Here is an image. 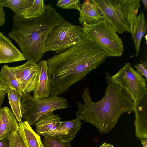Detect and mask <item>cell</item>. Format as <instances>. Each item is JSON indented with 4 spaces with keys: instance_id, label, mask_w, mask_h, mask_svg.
<instances>
[{
    "instance_id": "1",
    "label": "cell",
    "mask_w": 147,
    "mask_h": 147,
    "mask_svg": "<svg viewBox=\"0 0 147 147\" xmlns=\"http://www.w3.org/2000/svg\"><path fill=\"white\" fill-rule=\"evenodd\" d=\"M106 53L90 40L83 39L63 53L46 60L51 96L64 93L73 84L97 68L107 58Z\"/></svg>"
},
{
    "instance_id": "2",
    "label": "cell",
    "mask_w": 147,
    "mask_h": 147,
    "mask_svg": "<svg viewBox=\"0 0 147 147\" xmlns=\"http://www.w3.org/2000/svg\"><path fill=\"white\" fill-rule=\"evenodd\" d=\"M105 76L107 86L102 98L93 102L89 89L85 88L82 95L84 103L76 102L78 109L75 113L77 117L92 124L102 134L113 129L123 113L134 111V104L129 94L112 80L108 72Z\"/></svg>"
},
{
    "instance_id": "3",
    "label": "cell",
    "mask_w": 147,
    "mask_h": 147,
    "mask_svg": "<svg viewBox=\"0 0 147 147\" xmlns=\"http://www.w3.org/2000/svg\"><path fill=\"white\" fill-rule=\"evenodd\" d=\"M9 36L17 43L25 60L37 63L45 53L47 37L53 29L65 20L50 4L41 16L26 19L14 15Z\"/></svg>"
},
{
    "instance_id": "4",
    "label": "cell",
    "mask_w": 147,
    "mask_h": 147,
    "mask_svg": "<svg viewBox=\"0 0 147 147\" xmlns=\"http://www.w3.org/2000/svg\"><path fill=\"white\" fill-rule=\"evenodd\" d=\"M118 34L131 33L135 24L140 0H91Z\"/></svg>"
},
{
    "instance_id": "5",
    "label": "cell",
    "mask_w": 147,
    "mask_h": 147,
    "mask_svg": "<svg viewBox=\"0 0 147 147\" xmlns=\"http://www.w3.org/2000/svg\"><path fill=\"white\" fill-rule=\"evenodd\" d=\"M82 27L83 39L90 40L97 45L106 53L107 57L122 55L124 47L122 39L106 20Z\"/></svg>"
},
{
    "instance_id": "6",
    "label": "cell",
    "mask_w": 147,
    "mask_h": 147,
    "mask_svg": "<svg viewBox=\"0 0 147 147\" xmlns=\"http://www.w3.org/2000/svg\"><path fill=\"white\" fill-rule=\"evenodd\" d=\"M21 103L24 111L22 117L30 125H35L38 119L47 113L69 107L66 99L57 96L36 99L30 93L22 92Z\"/></svg>"
},
{
    "instance_id": "7",
    "label": "cell",
    "mask_w": 147,
    "mask_h": 147,
    "mask_svg": "<svg viewBox=\"0 0 147 147\" xmlns=\"http://www.w3.org/2000/svg\"><path fill=\"white\" fill-rule=\"evenodd\" d=\"M82 28L65 20L55 27L46 39L45 53L53 51L61 53L80 42L83 39Z\"/></svg>"
},
{
    "instance_id": "8",
    "label": "cell",
    "mask_w": 147,
    "mask_h": 147,
    "mask_svg": "<svg viewBox=\"0 0 147 147\" xmlns=\"http://www.w3.org/2000/svg\"><path fill=\"white\" fill-rule=\"evenodd\" d=\"M112 80L131 96L134 102L146 87V80L136 71L129 63H125L115 74L111 76Z\"/></svg>"
},
{
    "instance_id": "9",
    "label": "cell",
    "mask_w": 147,
    "mask_h": 147,
    "mask_svg": "<svg viewBox=\"0 0 147 147\" xmlns=\"http://www.w3.org/2000/svg\"><path fill=\"white\" fill-rule=\"evenodd\" d=\"M19 84L22 93H30L35 89L38 80V64L27 61L20 66L11 67Z\"/></svg>"
},
{
    "instance_id": "10",
    "label": "cell",
    "mask_w": 147,
    "mask_h": 147,
    "mask_svg": "<svg viewBox=\"0 0 147 147\" xmlns=\"http://www.w3.org/2000/svg\"><path fill=\"white\" fill-rule=\"evenodd\" d=\"M135 134L140 139L147 138V88L146 87L137 100L134 102Z\"/></svg>"
},
{
    "instance_id": "11",
    "label": "cell",
    "mask_w": 147,
    "mask_h": 147,
    "mask_svg": "<svg viewBox=\"0 0 147 147\" xmlns=\"http://www.w3.org/2000/svg\"><path fill=\"white\" fill-rule=\"evenodd\" d=\"M81 120L77 117L71 121H62L55 129L42 135L44 137H58L65 141H71L81 127Z\"/></svg>"
},
{
    "instance_id": "12",
    "label": "cell",
    "mask_w": 147,
    "mask_h": 147,
    "mask_svg": "<svg viewBox=\"0 0 147 147\" xmlns=\"http://www.w3.org/2000/svg\"><path fill=\"white\" fill-rule=\"evenodd\" d=\"M25 60L22 54L9 38L0 32V64Z\"/></svg>"
},
{
    "instance_id": "13",
    "label": "cell",
    "mask_w": 147,
    "mask_h": 147,
    "mask_svg": "<svg viewBox=\"0 0 147 147\" xmlns=\"http://www.w3.org/2000/svg\"><path fill=\"white\" fill-rule=\"evenodd\" d=\"M38 65L39 78L36 87L33 92V96L36 99L47 98L50 96L51 86L48 75V66L46 60H40Z\"/></svg>"
},
{
    "instance_id": "14",
    "label": "cell",
    "mask_w": 147,
    "mask_h": 147,
    "mask_svg": "<svg viewBox=\"0 0 147 147\" xmlns=\"http://www.w3.org/2000/svg\"><path fill=\"white\" fill-rule=\"evenodd\" d=\"M79 11L78 20L82 26L92 25L105 19L101 11L91 0H85L81 4Z\"/></svg>"
},
{
    "instance_id": "15",
    "label": "cell",
    "mask_w": 147,
    "mask_h": 147,
    "mask_svg": "<svg viewBox=\"0 0 147 147\" xmlns=\"http://www.w3.org/2000/svg\"><path fill=\"white\" fill-rule=\"evenodd\" d=\"M9 108L5 107L0 112V141L8 138L15 131H19V125Z\"/></svg>"
},
{
    "instance_id": "16",
    "label": "cell",
    "mask_w": 147,
    "mask_h": 147,
    "mask_svg": "<svg viewBox=\"0 0 147 147\" xmlns=\"http://www.w3.org/2000/svg\"><path fill=\"white\" fill-rule=\"evenodd\" d=\"M58 115L53 111L49 112L41 116L35 125L36 131L38 135L51 131L59 126L61 122Z\"/></svg>"
},
{
    "instance_id": "17",
    "label": "cell",
    "mask_w": 147,
    "mask_h": 147,
    "mask_svg": "<svg viewBox=\"0 0 147 147\" xmlns=\"http://www.w3.org/2000/svg\"><path fill=\"white\" fill-rule=\"evenodd\" d=\"M18 132L24 141L26 147H41L40 137L33 129L26 120L19 123Z\"/></svg>"
},
{
    "instance_id": "18",
    "label": "cell",
    "mask_w": 147,
    "mask_h": 147,
    "mask_svg": "<svg viewBox=\"0 0 147 147\" xmlns=\"http://www.w3.org/2000/svg\"><path fill=\"white\" fill-rule=\"evenodd\" d=\"M147 23L143 11L138 15L131 34V38L136 51V56L139 52L141 40L146 33Z\"/></svg>"
},
{
    "instance_id": "19",
    "label": "cell",
    "mask_w": 147,
    "mask_h": 147,
    "mask_svg": "<svg viewBox=\"0 0 147 147\" xmlns=\"http://www.w3.org/2000/svg\"><path fill=\"white\" fill-rule=\"evenodd\" d=\"M0 82L7 91L9 89L15 90L22 94L19 84L11 67L3 66L0 71Z\"/></svg>"
},
{
    "instance_id": "20",
    "label": "cell",
    "mask_w": 147,
    "mask_h": 147,
    "mask_svg": "<svg viewBox=\"0 0 147 147\" xmlns=\"http://www.w3.org/2000/svg\"><path fill=\"white\" fill-rule=\"evenodd\" d=\"M9 104L16 120L19 123L21 122L24 109L21 103L22 94L18 91L9 89L7 91Z\"/></svg>"
},
{
    "instance_id": "21",
    "label": "cell",
    "mask_w": 147,
    "mask_h": 147,
    "mask_svg": "<svg viewBox=\"0 0 147 147\" xmlns=\"http://www.w3.org/2000/svg\"><path fill=\"white\" fill-rule=\"evenodd\" d=\"M34 0H0V6L11 9L14 15L24 16Z\"/></svg>"
},
{
    "instance_id": "22",
    "label": "cell",
    "mask_w": 147,
    "mask_h": 147,
    "mask_svg": "<svg viewBox=\"0 0 147 147\" xmlns=\"http://www.w3.org/2000/svg\"><path fill=\"white\" fill-rule=\"evenodd\" d=\"M46 7V5L44 4L43 0H34L23 17L28 19L38 17L43 14Z\"/></svg>"
},
{
    "instance_id": "23",
    "label": "cell",
    "mask_w": 147,
    "mask_h": 147,
    "mask_svg": "<svg viewBox=\"0 0 147 147\" xmlns=\"http://www.w3.org/2000/svg\"><path fill=\"white\" fill-rule=\"evenodd\" d=\"M70 141H65L58 137H44L43 143L46 147H71Z\"/></svg>"
},
{
    "instance_id": "24",
    "label": "cell",
    "mask_w": 147,
    "mask_h": 147,
    "mask_svg": "<svg viewBox=\"0 0 147 147\" xmlns=\"http://www.w3.org/2000/svg\"><path fill=\"white\" fill-rule=\"evenodd\" d=\"M81 5L79 0H58L57 6L63 9H76L79 11Z\"/></svg>"
},
{
    "instance_id": "25",
    "label": "cell",
    "mask_w": 147,
    "mask_h": 147,
    "mask_svg": "<svg viewBox=\"0 0 147 147\" xmlns=\"http://www.w3.org/2000/svg\"><path fill=\"white\" fill-rule=\"evenodd\" d=\"M7 139L9 147H26L24 141L18 131L12 133Z\"/></svg>"
},
{
    "instance_id": "26",
    "label": "cell",
    "mask_w": 147,
    "mask_h": 147,
    "mask_svg": "<svg viewBox=\"0 0 147 147\" xmlns=\"http://www.w3.org/2000/svg\"><path fill=\"white\" fill-rule=\"evenodd\" d=\"M136 71L147 80V60L146 58L142 63H138L134 66Z\"/></svg>"
},
{
    "instance_id": "27",
    "label": "cell",
    "mask_w": 147,
    "mask_h": 147,
    "mask_svg": "<svg viewBox=\"0 0 147 147\" xmlns=\"http://www.w3.org/2000/svg\"><path fill=\"white\" fill-rule=\"evenodd\" d=\"M5 13L3 7H0V26L3 25L5 22Z\"/></svg>"
},
{
    "instance_id": "28",
    "label": "cell",
    "mask_w": 147,
    "mask_h": 147,
    "mask_svg": "<svg viewBox=\"0 0 147 147\" xmlns=\"http://www.w3.org/2000/svg\"><path fill=\"white\" fill-rule=\"evenodd\" d=\"M6 93H7V91L6 90L3 91L0 93V112L1 109V105Z\"/></svg>"
},
{
    "instance_id": "29",
    "label": "cell",
    "mask_w": 147,
    "mask_h": 147,
    "mask_svg": "<svg viewBox=\"0 0 147 147\" xmlns=\"http://www.w3.org/2000/svg\"><path fill=\"white\" fill-rule=\"evenodd\" d=\"M0 147H9V142L8 139H5L0 141Z\"/></svg>"
},
{
    "instance_id": "30",
    "label": "cell",
    "mask_w": 147,
    "mask_h": 147,
    "mask_svg": "<svg viewBox=\"0 0 147 147\" xmlns=\"http://www.w3.org/2000/svg\"><path fill=\"white\" fill-rule=\"evenodd\" d=\"M143 147H147V138L140 139Z\"/></svg>"
},
{
    "instance_id": "31",
    "label": "cell",
    "mask_w": 147,
    "mask_h": 147,
    "mask_svg": "<svg viewBox=\"0 0 147 147\" xmlns=\"http://www.w3.org/2000/svg\"><path fill=\"white\" fill-rule=\"evenodd\" d=\"M99 147H114L113 145L106 142L103 143Z\"/></svg>"
},
{
    "instance_id": "32",
    "label": "cell",
    "mask_w": 147,
    "mask_h": 147,
    "mask_svg": "<svg viewBox=\"0 0 147 147\" xmlns=\"http://www.w3.org/2000/svg\"><path fill=\"white\" fill-rule=\"evenodd\" d=\"M143 3L144 6L146 11L147 10V0H141Z\"/></svg>"
},
{
    "instance_id": "33",
    "label": "cell",
    "mask_w": 147,
    "mask_h": 147,
    "mask_svg": "<svg viewBox=\"0 0 147 147\" xmlns=\"http://www.w3.org/2000/svg\"><path fill=\"white\" fill-rule=\"evenodd\" d=\"M5 90L0 82V93L3 91Z\"/></svg>"
},
{
    "instance_id": "34",
    "label": "cell",
    "mask_w": 147,
    "mask_h": 147,
    "mask_svg": "<svg viewBox=\"0 0 147 147\" xmlns=\"http://www.w3.org/2000/svg\"><path fill=\"white\" fill-rule=\"evenodd\" d=\"M40 145L41 146V147H44V146L42 144V141H41L40 142Z\"/></svg>"
},
{
    "instance_id": "35",
    "label": "cell",
    "mask_w": 147,
    "mask_h": 147,
    "mask_svg": "<svg viewBox=\"0 0 147 147\" xmlns=\"http://www.w3.org/2000/svg\"><path fill=\"white\" fill-rule=\"evenodd\" d=\"M0 7H1V6H0Z\"/></svg>"
}]
</instances>
